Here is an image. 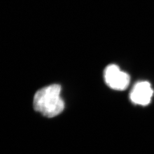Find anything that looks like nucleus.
<instances>
[{
    "label": "nucleus",
    "instance_id": "1",
    "mask_svg": "<svg viewBox=\"0 0 154 154\" xmlns=\"http://www.w3.org/2000/svg\"><path fill=\"white\" fill-rule=\"evenodd\" d=\"M61 92V86L57 84L51 85L39 90L34 97V110L48 118L58 116L65 108Z\"/></svg>",
    "mask_w": 154,
    "mask_h": 154
},
{
    "label": "nucleus",
    "instance_id": "2",
    "mask_svg": "<svg viewBox=\"0 0 154 154\" xmlns=\"http://www.w3.org/2000/svg\"><path fill=\"white\" fill-rule=\"evenodd\" d=\"M104 78L107 85L116 90H125L130 82L128 74L122 71L119 66L114 64H111L106 67Z\"/></svg>",
    "mask_w": 154,
    "mask_h": 154
},
{
    "label": "nucleus",
    "instance_id": "3",
    "mask_svg": "<svg viewBox=\"0 0 154 154\" xmlns=\"http://www.w3.org/2000/svg\"><path fill=\"white\" fill-rule=\"evenodd\" d=\"M154 94V90L149 83L142 81L137 83L130 93V97L136 105L146 106L150 103Z\"/></svg>",
    "mask_w": 154,
    "mask_h": 154
}]
</instances>
